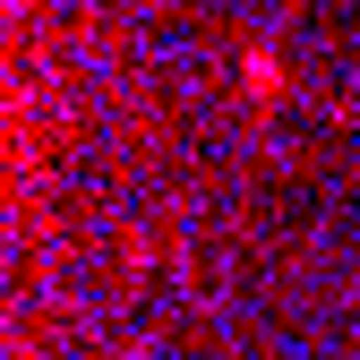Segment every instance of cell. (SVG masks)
I'll list each match as a JSON object with an SVG mask.
<instances>
[{
    "label": "cell",
    "instance_id": "cell-1",
    "mask_svg": "<svg viewBox=\"0 0 360 360\" xmlns=\"http://www.w3.org/2000/svg\"><path fill=\"white\" fill-rule=\"evenodd\" d=\"M240 95H249V103H283V95H292V86H283V52L249 43V52H240Z\"/></svg>",
    "mask_w": 360,
    "mask_h": 360
}]
</instances>
